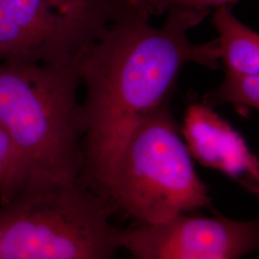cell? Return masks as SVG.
I'll use <instances>...</instances> for the list:
<instances>
[{"label":"cell","instance_id":"obj_1","mask_svg":"<svg viewBox=\"0 0 259 259\" xmlns=\"http://www.w3.org/2000/svg\"><path fill=\"white\" fill-rule=\"evenodd\" d=\"M167 11L164 24L155 27L148 13L125 7L81 59L84 183L98 176L133 132L168 102L185 65H220L216 38L197 45L188 37L208 12Z\"/></svg>","mask_w":259,"mask_h":259},{"label":"cell","instance_id":"obj_2","mask_svg":"<svg viewBox=\"0 0 259 259\" xmlns=\"http://www.w3.org/2000/svg\"><path fill=\"white\" fill-rule=\"evenodd\" d=\"M81 59L0 63V122L25 165L28 181L68 183L81 178Z\"/></svg>","mask_w":259,"mask_h":259},{"label":"cell","instance_id":"obj_3","mask_svg":"<svg viewBox=\"0 0 259 259\" xmlns=\"http://www.w3.org/2000/svg\"><path fill=\"white\" fill-rule=\"evenodd\" d=\"M113 214L156 224L212 208L168 102L133 132L108 165L85 184Z\"/></svg>","mask_w":259,"mask_h":259},{"label":"cell","instance_id":"obj_4","mask_svg":"<svg viewBox=\"0 0 259 259\" xmlns=\"http://www.w3.org/2000/svg\"><path fill=\"white\" fill-rule=\"evenodd\" d=\"M81 180H29L0 205L1 259H116L122 228Z\"/></svg>","mask_w":259,"mask_h":259},{"label":"cell","instance_id":"obj_5","mask_svg":"<svg viewBox=\"0 0 259 259\" xmlns=\"http://www.w3.org/2000/svg\"><path fill=\"white\" fill-rule=\"evenodd\" d=\"M124 9L122 0H0V63L80 60Z\"/></svg>","mask_w":259,"mask_h":259},{"label":"cell","instance_id":"obj_6","mask_svg":"<svg viewBox=\"0 0 259 259\" xmlns=\"http://www.w3.org/2000/svg\"><path fill=\"white\" fill-rule=\"evenodd\" d=\"M185 212L122 229L120 249L132 259H242L259 248L258 220Z\"/></svg>","mask_w":259,"mask_h":259},{"label":"cell","instance_id":"obj_7","mask_svg":"<svg viewBox=\"0 0 259 259\" xmlns=\"http://www.w3.org/2000/svg\"><path fill=\"white\" fill-rule=\"evenodd\" d=\"M181 129L192 158L259 194V160L238 131L204 103L188 107Z\"/></svg>","mask_w":259,"mask_h":259},{"label":"cell","instance_id":"obj_8","mask_svg":"<svg viewBox=\"0 0 259 259\" xmlns=\"http://www.w3.org/2000/svg\"><path fill=\"white\" fill-rule=\"evenodd\" d=\"M213 24L225 70L242 74L259 75V35L242 23L232 7H220L213 14Z\"/></svg>","mask_w":259,"mask_h":259},{"label":"cell","instance_id":"obj_9","mask_svg":"<svg viewBox=\"0 0 259 259\" xmlns=\"http://www.w3.org/2000/svg\"><path fill=\"white\" fill-rule=\"evenodd\" d=\"M203 103L210 108L231 104L239 111L259 109V75L225 71L222 83L204 95Z\"/></svg>","mask_w":259,"mask_h":259},{"label":"cell","instance_id":"obj_10","mask_svg":"<svg viewBox=\"0 0 259 259\" xmlns=\"http://www.w3.org/2000/svg\"><path fill=\"white\" fill-rule=\"evenodd\" d=\"M27 181L25 165L0 122V205L8 204Z\"/></svg>","mask_w":259,"mask_h":259},{"label":"cell","instance_id":"obj_11","mask_svg":"<svg viewBox=\"0 0 259 259\" xmlns=\"http://www.w3.org/2000/svg\"><path fill=\"white\" fill-rule=\"evenodd\" d=\"M238 0H149V15L160 14L172 7H186L199 11H207L210 8L232 7Z\"/></svg>","mask_w":259,"mask_h":259},{"label":"cell","instance_id":"obj_12","mask_svg":"<svg viewBox=\"0 0 259 259\" xmlns=\"http://www.w3.org/2000/svg\"><path fill=\"white\" fill-rule=\"evenodd\" d=\"M122 1L127 9L137 10V11L148 13L147 6H148L149 0H122Z\"/></svg>","mask_w":259,"mask_h":259},{"label":"cell","instance_id":"obj_13","mask_svg":"<svg viewBox=\"0 0 259 259\" xmlns=\"http://www.w3.org/2000/svg\"><path fill=\"white\" fill-rule=\"evenodd\" d=\"M0 259H1V256H0Z\"/></svg>","mask_w":259,"mask_h":259}]
</instances>
